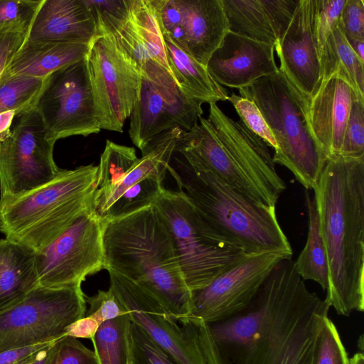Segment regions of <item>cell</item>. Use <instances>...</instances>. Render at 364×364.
<instances>
[{"instance_id": "39", "label": "cell", "mask_w": 364, "mask_h": 364, "mask_svg": "<svg viewBox=\"0 0 364 364\" xmlns=\"http://www.w3.org/2000/svg\"><path fill=\"white\" fill-rule=\"evenodd\" d=\"M48 364H98V361L94 351L77 338L65 336L53 344Z\"/></svg>"}, {"instance_id": "10", "label": "cell", "mask_w": 364, "mask_h": 364, "mask_svg": "<svg viewBox=\"0 0 364 364\" xmlns=\"http://www.w3.org/2000/svg\"><path fill=\"white\" fill-rule=\"evenodd\" d=\"M140 70L141 87L129 116V134L142 152L166 132L191 129L203 111V102L186 94L157 62L146 61Z\"/></svg>"}, {"instance_id": "21", "label": "cell", "mask_w": 364, "mask_h": 364, "mask_svg": "<svg viewBox=\"0 0 364 364\" xmlns=\"http://www.w3.org/2000/svg\"><path fill=\"white\" fill-rule=\"evenodd\" d=\"M272 45L228 31L206 65L220 85L240 89L279 70Z\"/></svg>"}, {"instance_id": "5", "label": "cell", "mask_w": 364, "mask_h": 364, "mask_svg": "<svg viewBox=\"0 0 364 364\" xmlns=\"http://www.w3.org/2000/svg\"><path fill=\"white\" fill-rule=\"evenodd\" d=\"M97 166L62 169L47 183L21 196L0 198V232L39 252L77 218L93 210Z\"/></svg>"}, {"instance_id": "12", "label": "cell", "mask_w": 364, "mask_h": 364, "mask_svg": "<svg viewBox=\"0 0 364 364\" xmlns=\"http://www.w3.org/2000/svg\"><path fill=\"white\" fill-rule=\"evenodd\" d=\"M87 60L101 129L122 133L139 96L140 68L110 35L93 38Z\"/></svg>"}, {"instance_id": "13", "label": "cell", "mask_w": 364, "mask_h": 364, "mask_svg": "<svg viewBox=\"0 0 364 364\" xmlns=\"http://www.w3.org/2000/svg\"><path fill=\"white\" fill-rule=\"evenodd\" d=\"M103 220L93 210L82 213L59 236L35 252L39 285H81L85 278L105 269Z\"/></svg>"}, {"instance_id": "14", "label": "cell", "mask_w": 364, "mask_h": 364, "mask_svg": "<svg viewBox=\"0 0 364 364\" xmlns=\"http://www.w3.org/2000/svg\"><path fill=\"white\" fill-rule=\"evenodd\" d=\"M54 145L34 108L20 116L0 142V198L21 196L55 178L62 169L53 159Z\"/></svg>"}, {"instance_id": "28", "label": "cell", "mask_w": 364, "mask_h": 364, "mask_svg": "<svg viewBox=\"0 0 364 364\" xmlns=\"http://www.w3.org/2000/svg\"><path fill=\"white\" fill-rule=\"evenodd\" d=\"M319 59L320 82L336 75L347 82L358 96L364 100V63L349 45L340 24L326 41Z\"/></svg>"}, {"instance_id": "6", "label": "cell", "mask_w": 364, "mask_h": 364, "mask_svg": "<svg viewBox=\"0 0 364 364\" xmlns=\"http://www.w3.org/2000/svg\"><path fill=\"white\" fill-rule=\"evenodd\" d=\"M238 90L256 104L274 136V162L312 189L326 160L309 131L302 97L280 71Z\"/></svg>"}, {"instance_id": "33", "label": "cell", "mask_w": 364, "mask_h": 364, "mask_svg": "<svg viewBox=\"0 0 364 364\" xmlns=\"http://www.w3.org/2000/svg\"><path fill=\"white\" fill-rule=\"evenodd\" d=\"M228 100L233 105L245 127L275 150L277 144L274 136L256 104L234 92L228 95Z\"/></svg>"}, {"instance_id": "29", "label": "cell", "mask_w": 364, "mask_h": 364, "mask_svg": "<svg viewBox=\"0 0 364 364\" xmlns=\"http://www.w3.org/2000/svg\"><path fill=\"white\" fill-rule=\"evenodd\" d=\"M134 147L106 141L97 166L92 198L93 211L98 214L119 182L137 162Z\"/></svg>"}, {"instance_id": "18", "label": "cell", "mask_w": 364, "mask_h": 364, "mask_svg": "<svg viewBox=\"0 0 364 364\" xmlns=\"http://www.w3.org/2000/svg\"><path fill=\"white\" fill-rule=\"evenodd\" d=\"M182 132L176 128L154 139L97 215L102 220L113 219L152 205L164 188L163 181Z\"/></svg>"}, {"instance_id": "36", "label": "cell", "mask_w": 364, "mask_h": 364, "mask_svg": "<svg viewBox=\"0 0 364 364\" xmlns=\"http://www.w3.org/2000/svg\"><path fill=\"white\" fill-rule=\"evenodd\" d=\"M346 2V0H315L314 35L319 56L328 38L339 24Z\"/></svg>"}, {"instance_id": "40", "label": "cell", "mask_w": 364, "mask_h": 364, "mask_svg": "<svg viewBox=\"0 0 364 364\" xmlns=\"http://www.w3.org/2000/svg\"><path fill=\"white\" fill-rule=\"evenodd\" d=\"M43 0H0V31L32 22Z\"/></svg>"}, {"instance_id": "23", "label": "cell", "mask_w": 364, "mask_h": 364, "mask_svg": "<svg viewBox=\"0 0 364 364\" xmlns=\"http://www.w3.org/2000/svg\"><path fill=\"white\" fill-rule=\"evenodd\" d=\"M229 31L274 46L287 31L299 0H221Z\"/></svg>"}, {"instance_id": "1", "label": "cell", "mask_w": 364, "mask_h": 364, "mask_svg": "<svg viewBox=\"0 0 364 364\" xmlns=\"http://www.w3.org/2000/svg\"><path fill=\"white\" fill-rule=\"evenodd\" d=\"M330 308L286 257L242 311L223 320L191 322L207 364H312Z\"/></svg>"}, {"instance_id": "45", "label": "cell", "mask_w": 364, "mask_h": 364, "mask_svg": "<svg viewBox=\"0 0 364 364\" xmlns=\"http://www.w3.org/2000/svg\"><path fill=\"white\" fill-rule=\"evenodd\" d=\"M100 324L92 316L88 315L80 318L66 328L65 336L75 338L92 339Z\"/></svg>"}, {"instance_id": "43", "label": "cell", "mask_w": 364, "mask_h": 364, "mask_svg": "<svg viewBox=\"0 0 364 364\" xmlns=\"http://www.w3.org/2000/svg\"><path fill=\"white\" fill-rule=\"evenodd\" d=\"M85 300L90 306L88 315L92 316L100 324L105 321L113 319L125 311L109 289L107 291L99 290L92 296H85Z\"/></svg>"}, {"instance_id": "20", "label": "cell", "mask_w": 364, "mask_h": 364, "mask_svg": "<svg viewBox=\"0 0 364 364\" xmlns=\"http://www.w3.org/2000/svg\"><path fill=\"white\" fill-rule=\"evenodd\" d=\"M355 100H364L347 82L332 75L321 80L315 92L304 102L309 131L326 161L340 155Z\"/></svg>"}, {"instance_id": "22", "label": "cell", "mask_w": 364, "mask_h": 364, "mask_svg": "<svg viewBox=\"0 0 364 364\" xmlns=\"http://www.w3.org/2000/svg\"><path fill=\"white\" fill-rule=\"evenodd\" d=\"M118 47L139 68L154 60L173 77L166 56L156 0H129L124 19L110 33Z\"/></svg>"}, {"instance_id": "41", "label": "cell", "mask_w": 364, "mask_h": 364, "mask_svg": "<svg viewBox=\"0 0 364 364\" xmlns=\"http://www.w3.org/2000/svg\"><path fill=\"white\" fill-rule=\"evenodd\" d=\"M31 23L15 24L0 31V78L13 56L26 41Z\"/></svg>"}, {"instance_id": "47", "label": "cell", "mask_w": 364, "mask_h": 364, "mask_svg": "<svg viewBox=\"0 0 364 364\" xmlns=\"http://www.w3.org/2000/svg\"><path fill=\"white\" fill-rule=\"evenodd\" d=\"M55 342L38 351L33 358L26 364H48L52 352V346Z\"/></svg>"}, {"instance_id": "9", "label": "cell", "mask_w": 364, "mask_h": 364, "mask_svg": "<svg viewBox=\"0 0 364 364\" xmlns=\"http://www.w3.org/2000/svg\"><path fill=\"white\" fill-rule=\"evenodd\" d=\"M208 119L226 153L220 178L256 203L275 208L286 184L277 173L268 146L216 103L209 104Z\"/></svg>"}, {"instance_id": "19", "label": "cell", "mask_w": 364, "mask_h": 364, "mask_svg": "<svg viewBox=\"0 0 364 364\" xmlns=\"http://www.w3.org/2000/svg\"><path fill=\"white\" fill-rule=\"evenodd\" d=\"M314 6L315 0H299L287 31L274 46L279 70L304 102L315 92L321 80L314 35Z\"/></svg>"}, {"instance_id": "2", "label": "cell", "mask_w": 364, "mask_h": 364, "mask_svg": "<svg viewBox=\"0 0 364 364\" xmlns=\"http://www.w3.org/2000/svg\"><path fill=\"white\" fill-rule=\"evenodd\" d=\"M328 264L326 299L338 315L364 310V157L329 158L312 188Z\"/></svg>"}, {"instance_id": "16", "label": "cell", "mask_w": 364, "mask_h": 364, "mask_svg": "<svg viewBox=\"0 0 364 364\" xmlns=\"http://www.w3.org/2000/svg\"><path fill=\"white\" fill-rule=\"evenodd\" d=\"M286 257L273 252L247 255L206 287L191 291L187 321L213 322L240 312L250 304L275 265Z\"/></svg>"}, {"instance_id": "11", "label": "cell", "mask_w": 364, "mask_h": 364, "mask_svg": "<svg viewBox=\"0 0 364 364\" xmlns=\"http://www.w3.org/2000/svg\"><path fill=\"white\" fill-rule=\"evenodd\" d=\"M33 108L40 115L47 137L57 140L101 131L91 85L87 56L51 73Z\"/></svg>"}, {"instance_id": "32", "label": "cell", "mask_w": 364, "mask_h": 364, "mask_svg": "<svg viewBox=\"0 0 364 364\" xmlns=\"http://www.w3.org/2000/svg\"><path fill=\"white\" fill-rule=\"evenodd\" d=\"M46 78L17 75L0 79V112L13 110L20 117L33 109Z\"/></svg>"}, {"instance_id": "46", "label": "cell", "mask_w": 364, "mask_h": 364, "mask_svg": "<svg viewBox=\"0 0 364 364\" xmlns=\"http://www.w3.org/2000/svg\"><path fill=\"white\" fill-rule=\"evenodd\" d=\"M16 113L13 110L0 112V142L4 141L11 134V124Z\"/></svg>"}, {"instance_id": "49", "label": "cell", "mask_w": 364, "mask_h": 364, "mask_svg": "<svg viewBox=\"0 0 364 364\" xmlns=\"http://www.w3.org/2000/svg\"><path fill=\"white\" fill-rule=\"evenodd\" d=\"M349 364H364V355L362 353H355L349 358Z\"/></svg>"}, {"instance_id": "42", "label": "cell", "mask_w": 364, "mask_h": 364, "mask_svg": "<svg viewBox=\"0 0 364 364\" xmlns=\"http://www.w3.org/2000/svg\"><path fill=\"white\" fill-rule=\"evenodd\" d=\"M339 24L347 40H364V1L346 0Z\"/></svg>"}, {"instance_id": "3", "label": "cell", "mask_w": 364, "mask_h": 364, "mask_svg": "<svg viewBox=\"0 0 364 364\" xmlns=\"http://www.w3.org/2000/svg\"><path fill=\"white\" fill-rule=\"evenodd\" d=\"M102 247L105 269L147 291L178 322L188 320L191 291L170 232L153 204L122 217L103 220Z\"/></svg>"}, {"instance_id": "26", "label": "cell", "mask_w": 364, "mask_h": 364, "mask_svg": "<svg viewBox=\"0 0 364 364\" xmlns=\"http://www.w3.org/2000/svg\"><path fill=\"white\" fill-rule=\"evenodd\" d=\"M39 285L35 252L10 240L0 239V313L16 305Z\"/></svg>"}, {"instance_id": "8", "label": "cell", "mask_w": 364, "mask_h": 364, "mask_svg": "<svg viewBox=\"0 0 364 364\" xmlns=\"http://www.w3.org/2000/svg\"><path fill=\"white\" fill-rule=\"evenodd\" d=\"M81 285H38L0 313V352L46 343L65 336L66 328L85 316Z\"/></svg>"}, {"instance_id": "35", "label": "cell", "mask_w": 364, "mask_h": 364, "mask_svg": "<svg viewBox=\"0 0 364 364\" xmlns=\"http://www.w3.org/2000/svg\"><path fill=\"white\" fill-rule=\"evenodd\" d=\"M94 18L96 35L110 34L124 19L129 0H84Z\"/></svg>"}, {"instance_id": "31", "label": "cell", "mask_w": 364, "mask_h": 364, "mask_svg": "<svg viewBox=\"0 0 364 364\" xmlns=\"http://www.w3.org/2000/svg\"><path fill=\"white\" fill-rule=\"evenodd\" d=\"M132 320L125 311L103 321L91 339L98 364H130L129 329Z\"/></svg>"}, {"instance_id": "34", "label": "cell", "mask_w": 364, "mask_h": 364, "mask_svg": "<svg viewBox=\"0 0 364 364\" xmlns=\"http://www.w3.org/2000/svg\"><path fill=\"white\" fill-rule=\"evenodd\" d=\"M349 358L336 325L328 317L318 337L312 364H349Z\"/></svg>"}, {"instance_id": "7", "label": "cell", "mask_w": 364, "mask_h": 364, "mask_svg": "<svg viewBox=\"0 0 364 364\" xmlns=\"http://www.w3.org/2000/svg\"><path fill=\"white\" fill-rule=\"evenodd\" d=\"M153 205L170 232L183 279L191 291L206 287L252 254L210 227L180 191L164 188Z\"/></svg>"}, {"instance_id": "4", "label": "cell", "mask_w": 364, "mask_h": 364, "mask_svg": "<svg viewBox=\"0 0 364 364\" xmlns=\"http://www.w3.org/2000/svg\"><path fill=\"white\" fill-rule=\"evenodd\" d=\"M167 171L179 191L217 232L249 253L278 252L291 257L292 248L275 208L256 203L211 171L174 151Z\"/></svg>"}, {"instance_id": "17", "label": "cell", "mask_w": 364, "mask_h": 364, "mask_svg": "<svg viewBox=\"0 0 364 364\" xmlns=\"http://www.w3.org/2000/svg\"><path fill=\"white\" fill-rule=\"evenodd\" d=\"M156 1L163 36L206 66L229 31L221 0Z\"/></svg>"}, {"instance_id": "44", "label": "cell", "mask_w": 364, "mask_h": 364, "mask_svg": "<svg viewBox=\"0 0 364 364\" xmlns=\"http://www.w3.org/2000/svg\"><path fill=\"white\" fill-rule=\"evenodd\" d=\"M53 342L14 348L0 352V364H26L33 358L38 351Z\"/></svg>"}, {"instance_id": "24", "label": "cell", "mask_w": 364, "mask_h": 364, "mask_svg": "<svg viewBox=\"0 0 364 364\" xmlns=\"http://www.w3.org/2000/svg\"><path fill=\"white\" fill-rule=\"evenodd\" d=\"M95 35V23L84 0H43L26 41L89 44Z\"/></svg>"}, {"instance_id": "30", "label": "cell", "mask_w": 364, "mask_h": 364, "mask_svg": "<svg viewBox=\"0 0 364 364\" xmlns=\"http://www.w3.org/2000/svg\"><path fill=\"white\" fill-rule=\"evenodd\" d=\"M305 198L308 212V235L303 250L294 261V267L304 281L312 280L326 290L328 285V264L315 201L308 190L305 191Z\"/></svg>"}, {"instance_id": "48", "label": "cell", "mask_w": 364, "mask_h": 364, "mask_svg": "<svg viewBox=\"0 0 364 364\" xmlns=\"http://www.w3.org/2000/svg\"><path fill=\"white\" fill-rule=\"evenodd\" d=\"M358 58L364 63V40H347Z\"/></svg>"}, {"instance_id": "38", "label": "cell", "mask_w": 364, "mask_h": 364, "mask_svg": "<svg viewBox=\"0 0 364 364\" xmlns=\"http://www.w3.org/2000/svg\"><path fill=\"white\" fill-rule=\"evenodd\" d=\"M340 156L364 157V100H354L343 135Z\"/></svg>"}, {"instance_id": "37", "label": "cell", "mask_w": 364, "mask_h": 364, "mask_svg": "<svg viewBox=\"0 0 364 364\" xmlns=\"http://www.w3.org/2000/svg\"><path fill=\"white\" fill-rule=\"evenodd\" d=\"M130 364H176L136 323L129 329Z\"/></svg>"}, {"instance_id": "27", "label": "cell", "mask_w": 364, "mask_h": 364, "mask_svg": "<svg viewBox=\"0 0 364 364\" xmlns=\"http://www.w3.org/2000/svg\"><path fill=\"white\" fill-rule=\"evenodd\" d=\"M164 41L173 77L186 94L203 103L228 100L226 90L213 80L206 66L178 48L169 38L164 36Z\"/></svg>"}, {"instance_id": "15", "label": "cell", "mask_w": 364, "mask_h": 364, "mask_svg": "<svg viewBox=\"0 0 364 364\" xmlns=\"http://www.w3.org/2000/svg\"><path fill=\"white\" fill-rule=\"evenodd\" d=\"M108 272L109 289L132 321L160 349L176 364H207L192 322L187 321L179 326L153 295L118 273Z\"/></svg>"}, {"instance_id": "25", "label": "cell", "mask_w": 364, "mask_h": 364, "mask_svg": "<svg viewBox=\"0 0 364 364\" xmlns=\"http://www.w3.org/2000/svg\"><path fill=\"white\" fill-rule=\"evenodd\" d=\"M89 44L26 41L13 56L0 79L26 75L46 78L51 73L85 58Z\"/></svg>"}]
</instances>
